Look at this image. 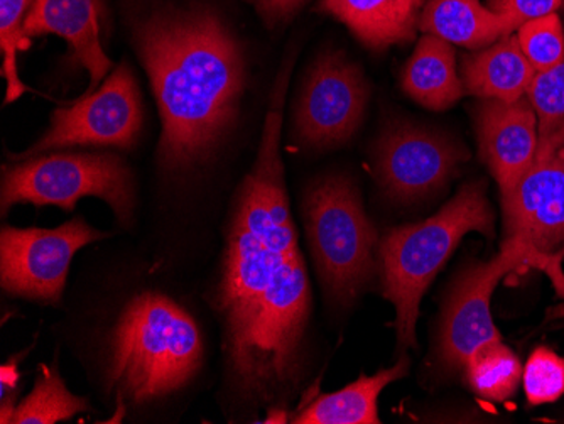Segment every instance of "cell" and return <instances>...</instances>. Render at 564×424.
Here are the masks:
<instances>
[{
    "label": "cell",
    "mask_w": 564,
    "mask_h": 424,
    "mask_svg": "<svg viewBox=\"0 0 564 424\" xmlns=\"http://www.w3.org/2000/svg\"><path fill=\"white\" fill-rule=\"evenodd\" d=\"M90 411L87 399L73 394L59 376L58 367L41 366L33 391L15 407L11 424H55Z\"/></svg>",
    "instance_id": "cell-20"
},
{
    "label": "cell",
    "mask_w": 564,
    "mask_h": 424,
    "mask_svg": "<svg viewBox=\"0 0 564 424\" xmlns=\"http://www.w3.org/2000/svg\"><path fill=\"white\" fill-rule=\"evenodd\" d=\"M521 362L507 345L500 341L481 345L465 363V378L475 394L489 401H507L522 381Z\"/></svg>",
    "instance_id": "cell-21"
},
{
    "label": "cell",
    "mask_w": 564,
    "mask_h": 424,
    "mask_svg": "<svg viewBox=\"0 0 564 424\" xmlns=\"http://www.w3.org/2000/svg\"><path fill=\"white\" fill-rule=\"evenodd\" d=\"M522 381L531 406L554 403L564 394L563 357L547 347L535 348L525 362Z\"/></svg>",
    "instance_id": "cell-24"
},
{
    "label": "cell",
    "mask_w": 564,
    "mask_h": 424,
    "mask_svg": "<svg viewBox=\"0 0 564 424\" xmlns=\"http://www.w3.org/2000/svg\"><path fill=\"white\" fill-rule=\"evenodd\" d=\"M506 239L560 258L564 243V156L540 138L538 154L518 188L502 198Z\"/></svg>",
    "instance_id": "cell-12"
},
{
    "label": "cell",
    "mask_w": 564,
    "mask_h": 424,
    "mask_svg": "<svg viewBox=\"0 0 564 424\" xmlns=\"http://www.w3.org/2000/svg\"><path fill=\"white\" fill-rule=\"evenodd\" d=\"M535 73L516 34L478 50L462 63V80L467 94L502 102H516L528 97Z\"/></svg>",
    "instance_id": "cell-16"
},
{
    "label": "cell",
    "mask_w": 564,
    "mask_h": 424,
    "mask_svg": "<svg viewBox=\"0 0 564 424\" xmlns=\"http://www.w3.org/2000/svg\"><path fill=\"white\" fill-rule=\"evenodd\" d=\"M101 0H34L24 22V36L30 40L43 34H58L72 46L75 58L87 68L90 85L84 95L94 94L110 69L112 62L100 43Z\"/></svg>",
    "instance_id": "cell-14"
},
{
    "label": "cell",
    "mask_w": 564,
    "mask_h": 424,
    "mask_svg": "<svg viewBox=\"0 0 564 424\" xmlns=\"http://www.w3.org/2000/svg\"><path fill=\"white\" fill-rule=\"evenodd\" d=\"M541 139L550 142L554 149H556L557 153L563 154L564 156V117L550 129V131L543 132L540 134Z\"/></svg>",
    "instance_id": "cell-29"
},
{
    "label": "cell",
    "mask_w": 564,
    "mask_h": 424,
    "mask_svg": "<svg viewBox=\"0 0 564 424\" xmlns=\"http://www.w3.org/2000/svg\"><path fill=\"white\" fill-rule=\"evenodd\" d=\"M31 348L19 352L18 356L9 359L8 363L0 369V423H11L15 413V398H18L19 362L28 356Z\"/></svg>",
    "instance_id": "cell-27"
},
{
    "label": "cell",
    "mask_w": 564,
    "mask_h": 424,
    "mask_svg": "<svg viewBox=\"0 0 564 424\" xmlns=\"http://www.w3.org/2000/svg\"><path fill=\"white\" fill-rule=\"evenodd\" d=\"M519 46L535 72L553 68L564 56V30L560 15H543L525 22L516 31Z\"/></svg>",
    "instance_id": "cell-23"
},
{
    "label": "cell",
    "mask_w": 564,
    "mask_h": 424,
    "mask_svg": "<svg viewBox=\"0 0 564 424\" xmlns=\"http://www.w3.org/2000/svg\"><path fill=\"white\" fill-rule=\"evenodd\" d=\"M303 217L326 294L351 305L379 271V236L357 186L340 174L318 180L304 196Z\"/></svg>",
    "instance_id": "cell-5"
},
{
    "label": "cell",
    "mask_w": 564,
    "mask_h": 424,
    "mask_svg": "<svg viewBox=\"0 0 564 424\" xmlns=\"http://www.w3.org/2000/svg\"><path fill=\"white\" fill-rule=\"evenodd\" d=\"M134 46L163 123L161 166L188 171L210 160L232 131L246 90L239 41L212 12H170L135 26Z\"/></svg>",
    "instance_id": "cell-2"
},
{
    "label": "cell",
    "mask_w": 564,
    "mask_h": 424,
    "mask_svg": "<svg viewBox=\"0 0 564 424\" xmlns=\"http://www.w3.org/2000/svg\"><path fill=\"white\" fill-rule=\"evenodd\" d=\"M557 256H560L561 261H563V259H564V247H563V251L557 252Z\"/></svg>",
    "instance_id": "cell-30"
},
{
    "label": "cell",
    "mask_w": 564,
    "mask_h": 424,
    "mask_svg": "<svg viewBox=\"0 0 564 424\" xmlns=\"http://www.w3.org/2000/svg\"><path fill=\"white\" fill-rule=\"evenodd\" d=\"M563 0H487V8L521 28L532 19L554 14Z\"/></svg>",
    "instance_id": "cell-26"
},
{
    "label": "cell",
    "mask_w": 564,
    "mask_h": 424,
    "mask_svg": "<svg viewBox=\"0 0 564 424\" xmlns=\"http://www.w3.org/2000/svg\"><path fill=\"white\" fill-rule=\"evenodd\" d=\"M262 15L269 26H279L293 19L307 0H247Z\"/></svg>",
    "instance_id": "cell-28"
},
{
    "label": "cell",
    "mask_w": 564,
    "mask_h": 424,
    "mask_svg": "<svg viewBox=\"0 0 564 424\" xmlns=\"http://www.w3.org/2000/svg\"><path fill=\"white\" fill-rule=\"evenodd\" d=\"M427 0H319L316 11L344 22L364 46L386 52L416 40Z\"/></svg>",
    "instance_id": "cell-15"
},
{
    "label": "cell",
    "mask_w": 564,
    "mask_h": 424,
    "mask_svg": "<svg viewBox=\"0 0 564 424\" xmlns=\"http://www.w3.org/2000/svg\"><path fill=\"white\" fill-rule=\"evenodd\" d=\"M367 102L369 84L362 68L344 53H323L301 85L293 112L294 131L310 148H338L360 128Z\"/></svg>",
    "instance_id": "cell-11"
},
{
    "label": "cell",
    "mask_w": 564,
    "mask_h": 424,
    "mask_svg": "<svg viewBox=\"0 0 564 424\" xmlns=\"http://www.w3.org/2000/svg\"><path fill=\"white\" fill-rule=\"evenodd\" d=\"M484 182L467 183L448 204L420 224L394 227L379 240L382 293L395 308L399 354L417 345L421 300L467 233L494 236Z\"/></svg>",
    "instance_id": "cell-4"
},
{
    "label": "cell",
    "mask_w": 564,
    "mask_h": 424,
    "mask_svg": "<svg viewBox=\"0 0 564 424\" xmlns=\"http://www.w3.org/2000/svg\"><path fill=\"white\" fill-rule=\"evenodd\" d=\"M478 148L502 198L518 188L534 163L540 145V122L528 97L516 102L481 98L475 112Z\"/></svg>",
    "instance_id": "cell-13"
},
{
    "label": "cell",
    "mask_w": 564,
    "mask_h": 424,
    "mask_svg": "<svg viewBox=\"0 0 564 424\" xmlns=\"http://www.w3.org/2000/svg\"><path fill=\"white\" fill-rule=\"evenodd\" d=\"M420 30L478 52L514 34L518 28L490 11L481 0H427L421 12Z\"/></svg>",
    "instance_id": "cell-18"
},
{
    "label": "cell",
    "mask_w": 564,
    "mask_h": 424,
    "mask_svg": "<svg viewBox=\"0 0 564 424\" xmlns=\"http://www.w3.org/2000/svg\"><path fill=\"white\" fill-rule=\"evenodd\" d=\"M109 236L88 226L84 217L72 218L56 229L2 227V290L41 305H58L76 252Z\"/></svg>",
    "instance_id": "cell-9"
},
{
    "label": "cell",
    "mask_w": 564,
    "mask_h": 424,
    "mask_svg": "<svg viewBox=\"0 0 564 424\" xmlns=\"http://www.w3.org/2000/svg\"><path fill=\"white\" fill-rule=\"evenodd\" d=\"M409 357L402 354L395 366L373 376H360L357 381L337 392L322 394L293 417L296 424H379L377 401L380 392L392 382L405 378Z\"/></svg>",
    "instance_id": "cell-19"
},
{
    "label": "cell",
    "mask_w": 564,
    "mask_h": 424,
    "mask_svg": "<svg viewBox=\"0 0 564 424\" xmlns=\"http://www.w3.org/2000/svg\"><path fill=\"white\" fill-rule=\"evenodd\" d=\"M33 2L34 0H0V50L4 56L2 75L8 80L6 104L15 102L25 91L18 75V52L30 46V40L24 36V22Z\"/></svg>",
    "instance_id": "cell-22"
},
{
    "label": "cell",
    "mask_w": 564,
    "mask_h": 424,
    "mask_svg": "<svg viewBox=\"0 0 564 424\" xmlns=\"http://www.w3.org/2000/svg\"><path fill=\"white\" fill-rule=\"evenodd\" d=\"M402 90L430 110H448L462 100L464 80L456 72L452 43L424 34L414 47L413 56L402 69Z\"/></svg>",
    "instance_id": "cell-17"
},
{
    "label": "cell",
    "mask_w": 564,
    "mask_h": 424,
    "mask_svg": "<svg viewBox=\"0 0 564 424\" xmlns=\"http://www.w3.org/2000/svg\"><path fill=\"white\" fill-rule=\"evenodd\" d=\"M467 149L438 129L420 123L391 122L386 126L373 153L380 188L398 204H414L448 185Z\"/></svg>",
    "instance_id": "cell-10"
},
{
    "label": "cell",
    "mask_w": 564,
    "mask_h": 424,
    "mask_svg": "<svg viewBox=\"0 0 564 424\" xmlns=\"http://www.w3.org/2000/svg\"><path fill=\"white\" fill-rule=\"evenodd\" d=\"M529 102L534 107L540 134L550 131L564 117V56L556 66L535 73L528 90Z\"/></svg>",
    "instance_id": "cell-25"
},
{
    "label": "cell",
    "mask_w": 564,
    "mask_h": 424,
    "mask_svg": "<svg viewBox=\"0 0 564 424\" xmlns=\"http://www.w3.org/2000/svg\"><path fill=\"white\" fill-rule=\"evenodd\" d=\"M2 215L19 204L59 207L72 211L85 196L112 207L117 220L129 226L134 214L131 167L116 153H44L15 161L2 170Z\"/></svg>",
    "instance_id": "cell-6"
},
{
    "label": "cell",
    "mask_w": 564,
    "mask_h": 424,
    "mask_svg": "<svg viewBox=\"0 0 564 424\" xmlns=\"http://www.w3.org/2000/svg\"><path fill=\"white\" fill-rule=\"evenodd\" d=\"M291 66L288 58L275 78L258 157L237 189L210 294L228 384L253 410L286 403L301 384L312 316L281 156Z\"/></svg>",
    "instance_id": "cell-1"
},
{
    "label": "cell",
    "mask_w": 564,
    "mask_h": 424,
    "mask_svg": "<svg viewBox=\"0 0 564 424\" xmlns=\"http://www.w3.org/2000/svg\"><path fill=\"white\" fill-rule=\"evenodd\" d=\"M144 123L141 90L127 63L90 95L56 109L43 138L12 161L28 160L75 145H101L129 151L138 144Z\"/></svg>",
    "instance_id": "cell-8"
},
{
    "label": "cell",
    "mask_w": 564,
    "mask_h": 424,
    "mask_svg": "<svg viewBox=\"0 0 564 424\" xmlns=\"http://www.w3.org/2000/svg\"><path fill=\"white\" fill-rule=\"evenodd\" d=\"M521 268L543 269L553 280L557 293L564 296L560 258L540 254L519 240L506 239L496 258L471 265L459 274L446 300L438 352L446 369H464L481 345L502 340L492 319L490 302L500 281Z\"/></svg>",
    "instance_id": "cell-7"
},
{
    "label": "cell",
    "mask_w": 564,
    "mask_h": 424,
    "mask_svg": "<svg viewBox=\"0 0 564 424\" xmlns=\"http://www.w3.org/2000/svg\"><path fill=\"white\" fill-rule=\"evenodd\" d=\"M198 323L158 291L132 297L110 337L109 384L117 401L152 403L182 391L202 369Z\"/></svg>",
    "instance_id": "cell-3"
}]
</instances>
